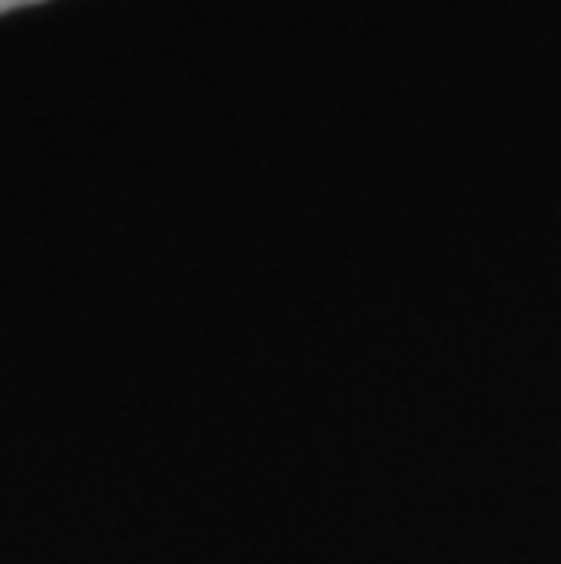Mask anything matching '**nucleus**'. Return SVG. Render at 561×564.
Instances as JSON below:
<instances>
[{
  "label": "nucleus",
  "instance_id": "nucleus-1",
  "mask_svg": "<svg viewBox=\"0 0 561 564\" xmlns=\"http://www.w3.org/2000/svg\"><path fill=\"white\" fill-rule=\"evenodd\" d=\"M26 4H37V0H0V15H4V11H15V8H26Z\"/></svg>",
  "mask_w": 561,
  "mask_h": 564
}]
</instances>
